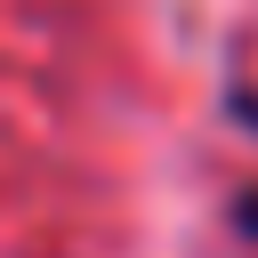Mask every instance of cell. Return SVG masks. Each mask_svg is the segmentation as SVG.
I'll return each mask as SVG.
<instances>
[{
	"instance_id": "obj_1",
	"label": "cell",
	"mask_w": 258,
	"mask_h": 258,
	"mask_svg": "<svg viewBox=\"0 0 258 258\" xmlns=\"http://www.w3.org/2000/svg\"><path fill=\"white\" fill-rule=\"evenodd\" d=\"M226 113H234V121L258 137V89H226Z\"/></svg>"
},
{
	"instance_id": "obj_2",
	"label": "cell",
	"mask_w": 258,
	"mask_h": 258,
	"mask_svg": "<svg viewBox=\"0 0 258 258\" xmlns=\"http://www.w3.org/2000/svg\"><path fill=\"white\" fill-rule=\"evenodd\" d=\"M234 226H242V234H258V185H242V202H234Z\"/></svg>"
}]
</instances>
